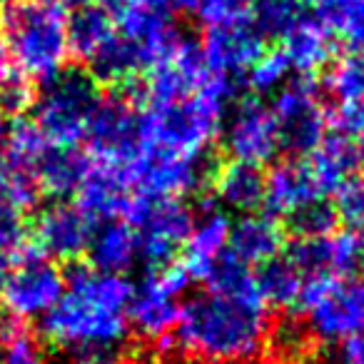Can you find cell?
Instances as JSON below:
<instances>
[{
    "instance_id": "6da1fadb",
    "label": "cell",
    "mask_w": 364,
    "mask_h": 364,
    "mask_svg": "<svg viewBox=\"0 0 364 364\" xmlns=\"http://www.w3.org/2000/svg\"><path fill=\"white\" fill-rule=\"evenodd\" d=\"M135 284L125 274H105L90 264H73L60 302L43 317L41 332L73 354L115 349L127 337V307Z\"/></svg>"
},
{
    "instance_id": "7a4b0ae2",
    "label": "cell",
    "mask_w": 364,
    "mask_h": 364,
    "mask_svg": "<svg viewBox=\"0 0 364 364\" xmlns=\"http://www.w3.org/2000/svg\"><path fill=\"white\" fill-rule=\"evenodd\" d=\"M267 304H247L205 292L180 309L177 344L208 362H245L267 339Z\"/></svg>"
},
{
    "instance_id": "3957f363",
    "label": "cell",
    "mask_w": 364,
    "mask_h": 364,
    "mask_svg": "<svg viewBox=\"0 0 364 364\" xmlns=\"http://www.w3.org/2000/svg\"><path fill=\"white\" fill-rule=\"evenodd\" d=\"M232 95V80L210 73L198 92L175 105H142V110L137 112V147L203 160L205 150L218 140L223 130Z\"/></svg>"
},
{
    "instance_id": "277c9868",
    "label": "cell",
    "mask_w": 364,
    "mask_h": 364,
    "mask_svg": "<svg viewBox=\"0 0 364 364\" xmlns=\"http://www.w3.org/2000/svg\"><path fill=\"white\" fill-rule=\"evenodd\" d=\"M0 41L13 68L33 85L50 82L70 58L65 0H16L0 18Z\"/></svg>"
},
{
    "instance_id": "5b68a950",
    "label": "cell",
    "mask_w": 364,
    "mask_h": 364,
    "mask_svg": "<svg viewBox=\"0 0 364 364\" xmlns=\"http://www.w3.org/2000/svg\"><path fill=\"white\" fill-rule=\"evenodd\" d=\"M100 100L95 77L80 70H63L36 95L33 122L53 147H77L87 140Z\"/></svg>"
},
{
    "instance_id": "8992f818",
    "label": "cell",
    "mask_w": 364,
    "mask_h": 364,
    "mask_svg": "<svg viewBox=\"0 0 364 364\" xmlns=\"http://www.w3.org/2000/svg\"><path fill=\"white\" fill-rule=\"evenodd\" d=\"M190 274L180 262H167L155 267L132 294L127 307V324L142 339L155 344H167L180 322V302L177 299L190 287Z\"/></svg>"
},
{
    "instance_id": "52a82bcc",
    "label": "cell",
    "mask_w": 364,
    "mask_h": 364,
    "mask_svg": "<svg viewBox=\"0 0 364 364\" xmlns=\"http://www.w3.org/2000/svg\"><path fill=\"white\" fill-rule=\"evenodd\" d=\"M110 16L132 77L145 75L180 38L172 28V18L147 6L145 0H115Z\"/></svg>"
},
{
    "instance_id": "ba28073f",
    "label": "cell",
    "mask_w": 364,
    "mask_h": 364,
    "mask_svg": "<svg viewBox=\"0 0 364 364\" xmlns=\"http://www.w3.org/2000/svg\"><path fill=\"white\" fill-rule=\"evenodd\" d=\"M65 292V272L53 259L28 245L13 262V269L6 272L0 299L6 312L18 319L46 317Z\"/></svg>"
},
{
    "instance_id": "9c48e42d",
    "label": "cell",
    "mask_w": 364,
    "mask_h": 364,
    "mask_svg": "<svg viewBox=\"0 0 364 364\" xmlns=\"http://www.w3.org/2000/svg\"><path fill=\"white\" fill-rule=\"evenodd\" d=\"M125 223L135 228L140 257L152 267L172 262L177 250L185 245L193 228V213L180 200H147L132 195Z\"/></svg>"
},
{
    "instance_id": "30bf717a",
    "label": "cell",
    "mask_w": 364,
    "mask_h": 364,
    "mask_svg": "<svg viewBox=\"0 0 364 364\" xmlns=\"http://www.w3.org/2000/svg\"><path fill=\"white\" fill-rule=\"evenodd\" d=\"M203 165L195 157L165 150L137 147L135 160L125 170L132 195L147 200H180L203 185Z\"/></svg>"
},
{
    "instance_id": "8fae6325",
    "label": "cell",
    "mask_w": 364,
    "mask_h": 364,
    "mask_svg": "<svg viewBox=\"0 0 364 364\" xmlns=\"http://www.w3.org/2000/svg\"><path fill=\"white\" fill-rule=\"evenodd\" d=\"M269 110L279 127L282 147L297 155H309L327 137L329 115L319 100L314 82H309L307 77L279 87Z\"/></svg>"
},
{
    "instance_id": "7c38bea8",
    "label": "cell",
    "mask_w": 364,
    "mask_h": 364,
    "mask_svg": "<svg viewBox=\"0 0 364 364\" xmlns=\"http://www.w3.org/2000/svg\"><path fill=\"white\" fill-rule=\"evenodd\" d=\"M147 80L140 90V100L147 107L175 105L200 90L210 70L203 60V50L195 41L180 36L172 48L145 73Z\"/></svg>"
},
{
    "instance_id": "4fadbf2b",
    "label": "cell",
    "mask_w": 364,
    "mask_h": 364,
    "mask_svg": "<svg viewBox=\"0 0 364 364\" xmlns=\"http://www.w3.org/2000/svg\"><path fill=\"white\" fill-rule=\"evenodd\" d=\"M85 142L90 145V162L112 167L125 177L137 155V112L130 97H102Z\"/></svg>"
},
{
    "instance_id": "5bb4252c",
    "label": "cell",
    "mask_w": 364,
    "mask_h": 364,
    "mask_svg": "<svg viewBox=\"0 0 364 364\" xmlns=\"http://www.w3.org/2000/svg\"><path fill=\"white\" fill-rule=\"evenodd\" d=\"M307 327L322 342L347 344L364 337V282H337L319 302L304 309Z\"/></svg>"
},
{
    "instance_id": "9a60e30c",
    "label": "cell",
    "mask_w": 364,
    "mask_h": 364,
    "mask_svg": "<svg viewBox=\"0 0 364 364\" xmlns=\"http://www.w3.org/2000/svg\"><path fill=\"white\" fill-rule=\"evenodd\" d=\"M225 147L235 162L262 167L277 157L282 150V137L269 107L257 100H247L235 110L228 130Z\"/></svg>"
},
{
    "instance_id": "2e32d148",
    "label": "cell",
    "mask_w": 364,
    "mask_h": 364,
    "mask_svg": "<svg viewBox=\"0 0 364 364\" xmlns=\"http://www.w3.org/2000/svg\"><path fill=\"white\" fill-rule=\"evenodd\" d=\"M200 50H203V60L210 73L232 80L235 75L247 73L252 63L262 55L264 38L259 36L250 16L245 21L228 23V26L208 28Z\"/></svg>"
},
{
    "instance_id": "e0dca14e",
    "label": "cell",
    "mask_w": 364,
    "mask_h": 364,
    "mask_svg": "<svg viewBox=\"0 0 364 364\" xmlns=\"http://www.w3.org/2000/svg\"><path fill=\"white\" fill-rule=\"evenodd\" d=\"M287 259L297 264L304 274L322 272L342 279L364 264V235L342 230V232H332L327 237H299L289 247Z\"/></svg>"
},
{
    "instance_id": "ac0fdd59",
    "label": "cell",
    "mask_w": 364,
    "mask_h": 364,
    "mask_svg": "<svg viewBox=\"0 0 364 364\" xmlns=\"http://www.w3.org/2000/svg\"><path fill=\"white\" fill-rule=\"evenodd\" d=\"M92 223L68 203L46 208L33 225V247L48 259H77L87 252Z\"/></svg>"
},
{
    "instance_id": "d6986e66",
    "label": "cell",
    "mask_w": 364,
    "mask_h": 364,
    "mask_svg": "<svg viewBox=\"0 0 364 364\" xmlns=\"http://www.w3.org/2000/svg\"><path fill=\"white\" fill-rule=\"evenodd\" d=\"M232 220L220 208H205L198 218H193V228L185 240V259L182 267L190 274V279H203L213 274L215 264L228 255Z\"/></svg>"
},
{
    "instance_id": "ffe728a7",
    "label": "cell",
    "mask_w": 364,
    "mask_h": 364,
    "mask_svg": "<svg viewBox=\"0 0 364 364\" xmlns=\"http://www.w3.org/2000/svg\"><path fill=\"white\" fill-rule=\"evenodd\" d=\"M75 195H77L75 208L90 223L125 220V213L132 200V190L127 188L125 177L112 170V167L95 165V162H90V167H87Z\"/></svg>"
},
{
    "instance_id": "44dd1931",
    "label": "cell",
    "mask_w": 364,
    "mask_h": 364,
    "mask_svg": "<svg viewBox=\"0 0 364 364\" xmlns=\"http://www.w3.org/2000/svg\"><path fill=\"white\" fill-rule=\"evenodd\" d=\"M319 200L322 195L314 188L304 162H279L264 177L262 203L272 218H292Z\"/></svg>"
},
{
    "instance_id": "7402d4cb",
    "label": "cell",
    "mask_w": 364,
    "mask_h": 364,
    "mask_svg": "<svg viewBox=\"0 0 364 364\" xmlns=\"http://www.w3.org/2000/svg\"><path fill=\"white\" fill-rule=\"evenodd\" d=\"M282 53L292 70H297L302 77H309L332 63V33L324 28V23L319 18L302 13L294 21V26L282 36Z\"/></svg>"
},
{
    "instance_id": "603a6c76",
    "label": "cell",
    "mask_w": 364,
    "mask_h": 364,
    "mask_svg": "<svg viewBox=\"0 0 364 364\" xmlns=\"http://www.w3.org/2000/svg\"><path fill=\"white\" fill-rule=\"evenodd\" d=\"M284 250V228L272 215H245L232 225L228 252L242 264H267Z\"/></svg>"
},
{
    "instance_id": "cb8c5ba5",
    "label": "cell",
    "mask_w": 364,
    "mask_h": 364,
    "mask_svg": "<svg viewBox=\"0 0 364 364\" xmlns=\"http://www.w3.org/2000/svg\"><path fill=\"white\" fill-rule=\"evenodd\" d=\"M115 23L107 8L80 6L73 16H68V48L75 60L87 68L112 46L115 41Z\"/></svg>"
},
{
    "instance_id": "d4e9b609",
    "label": "cell",
    "mask_w": 364,
    "mask_h": 364,
    "mask_svg": "<svg viewBox=\"0 0 364 364\" xmlns=\"http://www.w3.org/2000/svg\"><path fill=\"white\" fill-rule=\"evenodd\" d=\"M90 267L105 274H125L140 257V242H137L135 228L125 220H112L92 230L90 245Z\"/></svg>"
},
{
    "instance_id": "484cf974",
    "label": "cell",
    "mask_w": 364,
    "mask_h": 364,
    "mask_svg": "<svg viewBox=\"0 0 364 364\" xmlns=\"http://www.w3.org/2000/svg\"><path fill=\"white\" fill-rule=\"evenodd\" d=\"M357 165L354 157V147L347 142V137H324L317 147L307 155V167L309 177H312L314 188L322 195H334L337 188L342 185L347 177H352V170Z\"/></svg>"
},
{
    "instance_id": "4316f807",
    "label": "cell",
    "mask_w": 364,
    "mask_h": 364,
    "mask_svg": "<svg viewBox=\"0 0 364 364\" xmlns=\"http://www.w3.org/2000/svg\"><path fill=\"white\" fill-rule=\"evenodd\" d=\"M90 167V157L82 155L77 147H48L38 165V185L43 195L68 198L75 195L82 177Z\"/></svg>"
},
{
    "instance_id": "83f0119b",
    "label": "cell",
    "mask_w": 364,
    "mask_h": 364,
    "mask_svg": "<svg viewBox=\"0 0 364 364\" xmlns=\"http://www.w3.org/2000/svg\"><path fill=\"white\" fill-rule=\"evenodd\" d=\"M213 188L218 200L225 208L235 213H252L255 208L262 205L264 193V177L259 167L242 165V162H228L213 177Z\"/></svg>"
},
{
    "instance_id": "f1b7e54d",
    "label": "cell",
    "mask_w": 364,
    "mask_h": 364,
    "mask_svg": "<svg viewBox=\"0 0 364 364\" xmlns=\"http://www.w3.org/2000/svg\"><path fill=\"white\" fill-rule=\"evenodd\" d=\"M257 284L262 299L267 302V307H294L299 304V294H302L304 284V272L292 264L287 257H277L272 262L262 264V272L257 274Z\"/></svg>"
},
{
    "instance_id": "f546056e",
    "label": "cell",
    "mask_w": 364,
    "mask_h": 364,
    "mask_svg": "<svg viewBox=\"0 0 364 364\" xmlns=\"http://www.w3.org/2000/svg\"><path fill=\"white\" fill-rule=\"evenodd\" d=\"M317 18L352 53L364 55V0H324L317 6Z\"/></svg>"
},
{
    "instance_id": "4dcf8cb0",
    "label": "cell",
    "mask_w": 364,
    "mask_h": 364,
    "mask_svg": "<svg viewBox=\"0 0 364 364\" xmlns=\"http://www.w3.org/2000/svg\"><path fill=\"white\" fill-rule=\"evenodd\" d=\"M327 90L342 102H364V55L349 53L327 73Z\"/></svg>"
},
{
    "instance_id": "1f68e13d",
    "label": "cell",
    "mask_w": 364,
    "mask_h": 364,
    "mask_svg": "<svg viewBox=\"0 0 364 364\" xmlns=\"http://www.w3.org/2000/svg\"><path fill=\"white\" fill-rule=\"evenodd\" d=\"M299 16L297 0H257L252 6V23L262 38H282Z\"/></svg>"
},
{
    "instance_id": "d6a6232c",
    "label": "cell",
    "mask_w": 364,
    "mask_h": 364,
    "mask_svg": "<svg viewBox=\"0 0 364 364\" xmlns=\"http://www.w3.org/2000/svg\"><path fill=\"white\" fill-rule=\"evenodd\" d=\"M334 215L352 232H364V177L352 175L334 193Z\"/></svg>"
},
{
    "instance_id": "836d02e7",
    "label": "cell",
    "mask_w": 364,
    "mask_h": 364,
    "mask_svg": "<svg viewBox=\"0 0 364 364\" xmlns=\"http://www.w3.org/2000/svg\"><path fill=\"white\" fill-rule=\"evenodd\" d=\"M289 63L282 50H264L247 70V85L255 92H274L289 77Z\"/></svg>"
},
{
    "instance_id": "e575fe53",
    "label": "cell",
    "mask_w": 364,
    "mask_h": 364,
    "mask_svg": "<svg viewBox=\"0 0 364 364\" xmlns=\"http://www.w3.org/2000/svg\"><path fill=\"white\" fill-rule=\"evenodd\" d=\"M28 230L23 223V213L13 208L8 200L0 198V259H16L28 247Z\"/></svg>"
},
{
    "instance_id": "d590c367",
    "label": "cell",
    "mask_w": 364,
    "mask_h": 364,
    "mask_svg": "<svg viewBox=\"0 0 364 364\" xmlns=\"http://www.w3.org/2000/svg\"><path fill=\"white\" fill-rule=\"evenodd\" d=\"M289 220H292L294 232L302 240L327 237V235L334 232V225H337V215H334L332 205H322V200L307 205V208L299 210Z\"/></svg>"
},
{
    "instance_id": "8d00e7d4",
    "label": "cell",
    "mask_w": 364,
    "mask_h": 364,
    "mask_svg": "<svg viewBox=\"0 0 364 364\" xmlns=\"http://www.w3.org/2000/svg\"><path fill=\"white\" fill-rule=\"evenodd\" d=\"M195 13L208 28H218L250 18L252 6H250V0H198Z\"/></svg>"
},
{
    "instance_id": "74e56055",
    "label": "cell",
    "mask_w": 364,
    "mask_h": 364,
    "mask_svg": "<svg viewBox=\"0 0 364 364\" xmlns=\"http://www.w3.org/2000/svg\"><path fill=\"white\" fill-rule=\"evenodd\" d=\"M0 364H50L46 347L28 329H23L11 342L0 344Z\"/></svg>"
},
{
    "instance_id": "f35d334b",
    "label": "cell",
    "mask_w": 364,
    "mask_h": 364,
    "mask_svg": "<svg viewBox=\"0 0 364 364\" xmlns=\"http://www.w3.org/2000/svg\"><path fill=\"white\" fill-rule=\"evenodd\" d=\"M339 137H357L364 130V102H342L332 115Z\"/></svg>"
},
{
    "instance_id": "ab89813d",
    "label": "cell",
    "mask_w": 364,
    "mask_h": 364,
    "mask_svg": "<svg viewBox=\"0 0 364 364\" xmlns=\"http://www.w3.org/2000/svg\"><path fill=\"white\" fill-rule=\"evenodd\" d=\"M147 6L167 13V16H182V13H195L198 0H145Z\"/></svg>"
},
{
    "instance_id": "60d3db41",
    "label": "cell",
    "mask_w": 364,
    "mask_h": 364,
    "mask_svg": "<svg viewBox=\"0 0 364 364\" xmlns=\"http://www.w3.org/2000/svg\"><path fill=\"white\" fill-rule=\"evenodd\" d=\"M75 364H122L115 349H90V352L75 354Z\"/></svg>"
},
{
    "instance_id": "b9f144b4",
    "label": "cell",
    "mask_w": 364,
    "mask_h": 364,
    "mask_svg": "<svg viewBox=\"0 0 364 364\" xmlns=\"http://www.w3.org/2000/svg\"><path fill=\"white\" fill-rule=\"evenodd\" d=\"M8 132H11V125H8V115L0 110V150H3V145H6Z\"/></svg>"
},
{
    "instance_id": "7bdbcfd3",
    "label": "cell",
    "mask_w": 364,
    "mask_h": 364,
    "mask_svg": "<svg viewBox=\"0 0 364 364\" xmlns=\"http://www.w3.org/2000/svg\"><path fill=\"white\" fill-rule=\"evenodd\" d=\"M354 147V157H357V162L364 167V130L357 135V145H352Z\"/></svg>"
},
{
    "instance_id": "ee69618b",
    "label": "cell",
    "mask_w": 364,
    "mask_h": 364,
    "mask_svg": "<svg viewBox=\"0 0 364 364\" xmlns=\"http://www.w3.org/2000/svg\"><path fill=\"white\" fill-rule=\"evenodd\" d=\"M65 3H73V6H100L102 0H65Z\"/></svg>"
},
{
    "instance_id": "f6af8a7d",
    "label": "cell",
    "mask_w": 364,
    "mask_h": 364,
    "mask_svg": "<svg viewBox=\"0 0 364 364\" xmlns=\"http://www.w3.org/2000/svg\"><path fill=\"white\" fill-rule=\"evenodd\" d=\"M6 264L8 262H3V259H0V292H3V282H6V272H8Z\"/></svg>"
},
{
    "instance_id": "bcb514c9",
    "label": "cell",
    "mask_w": 364,
    "mask_h": 364,
    "mask_svg": "<svg viewBox=\"0 0 364 364\" xmlns=\"http://www.w3.org/2000/svg\"><path fill=\"white\" fill-rule=\"evenodd\" d=\"M13 3H16V0H0V13L6 11L8 6H13Z\"/></svg>"
},
{
    "instance_id": "7dc6e473",
    "label": "cell",
    "mask_w": 364,
    "mask_h": 364,
    "mask_svg": "<svg viewBox=\"0 0 364 364\" xmlns=\"http://www.w3.org/2000/svg\"><path fill=\"white\" fill-rule=\"evenodd\" d=\"M208 364H237V362H208Z\"/></svg>"
},
{
    "instance_id": "c3c4849f",
    "label": "cell",
    "mask_w": 364,
    "mask_h": 364,
    "mask_svg": "<svg viewBox=\"0 0 364 364\" xmlns=\"http://www.w3.org/2000/svg\"><path fill=\"white\" fill-rule=\"evenodd\" d=\"M3 55H6V53H3V41H0V58H3Z\"/></svg>"
}]
</instances>
